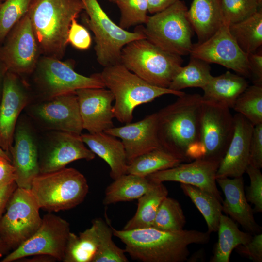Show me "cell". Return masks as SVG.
Listing matches in <instances>:
<instances>
[{"instance_id": "6da1fadb", "label": "cell", "mask_w": 262, "mask_h": 262, "mask_svg": "<svg viewBox=\"0 0 262 262\" xmlns=\"http://www.w3.org/2000/svg\"><path fill=\"white\" fill-rule=\"evenodd\" d=\"M202 95L178 96L156 112L157 134L161 147L183 162L199 158Z\"/></svg>"}, {"instance_id": "7a4b0ae2", "label": "cell", "mask_w": 262, "mask_h": 262, "mask_svg": "<svg viewBox=\"0 0 262 262\" xmlns=\"http://www.w3.org/2000/svg\"><path fill=\"white\" fill-rule=\"evenodd\" d=\"M113 235L125 244V252L133 259L143 262H183L190 255L189 246L205 244L210 233L182 229L166 231L152 227L131 230L112 227Z\"/></svg>"}, {"instance_id": "3957f363", "label": "cell", "mask_w": 262, "mask_h": 262, "mask_svg": "<svg viewBox=\"0 0 262 262\" xmlns=\"http://www.w3.org/2000/svg\"><path fill=\"white\" fill-rule=\"evenodd\" d=\"M83 10L81 0H30L27 14L39 52L62 59L72 20Z\"/></svg>"}, {"instance_id": "277c9868", "label": "cell", "mask_w": 262, "mask_h": 262, "mask_svg": "<svg viewBox=\"0 0 262 262\" xmlns=\"http://www.w3.org/2000/svg\"><path fill=\"white\" fill-rule=\"evenodd\" d=\"M99 75L105 87L114 96V117L121 123L131 122L133 111L140 105L164 95L180 96L185 93L150 84L121 63L104 67Z\"/></svg>"}, {"instance_id": "5b68a950", "label": "cell", "mask_w": 262, "mask_h": 262, "mask_svg": "<svg viewBox=\"0 0 262 262\" xmlns=\"http://www.w3.org/2000/svg\"><path fill=\"white\" fill-rule=\"evenodd\" d=\"M181 56L165 51L146 38L133 40L122 49L120 63L154 86L168 88L182 66Z\"/></svg>"}, {"instance_id": "8992f818", "label": "cell", "mask_w": 262, "mask_h": 262, "mask_svg": "<svg viewBox=\"0 0 262 262\" xmlns=\"http://www.w3.org/2000/svg\"><path fill=\"white\" fill-rule=\"evenodd\" d=\"M31 191L40 209L49 213L72 209L82 203L89 191L85 176L73 168L40 173Z\"/></svg>"}, {"instance_id": "52a82bcc", "label": "cell", "mask_w": 262, "mask_h": 262, "mask_svg": "<svg viewBox=\"0 0 262 262\" xmlns=\"http://www.w3.org/2000/svg\"><path fill=\"white\" fill-rule=\"evenodd\" d=\"M187 7L178 0L166 9L148 16L145 26L138 27L146 38L161 49L180 56L190 54L193 29Z\"/></svg>"}, {"instance_id": "ba28073f", "label": "cell", "mask_w": 262, "mask_h": 262, "mask_svg": "<svg viewBox=\"0 0 262 262\" xmlns=\"http://www.w3.org/2000/svg\"><path fill=\"white\" fill-rule=\"evenodd\" d=\"M81 0L86 13L83 20L94 35L97 60L104 67L120 63L121 51L125 45L146 38L138 27L131 32L114 23L97 0Z\"/></svg>"}, {"instance_id": "9c48e42d", "label": "cell", "mask_w": 262, "mask_h": 262, "mask_svg": "<svg viewBox=\"0 0 262 262\" xmlns=\"http://www.w3.org/2000/svg\"><path fill=\"white\" fill-rule=\"evenodd\" d=\"M40 209L31 189L16 188L0 219V237L11 250L38 229L42 220Z\"/></svg>"}, {"instance_id": "30bf717a", "label": "cell", "mask_w": 262, "mask_h": 262, "mask_svg": "<svg viewBox=\"0 0 262 262\" xmlns=\"http://www.w3.org/2000/svg\"><path fill=\"white\" fill-rule=\"evenodd\" d=\"M33 72L34 82L39 90L38 100L75 92L82 88L105 87L99 73L89 77L82 75L76 72L69 63L53 57H43Z\"/></svg>"}, {"instance_id": "8fae6325", "label": "cell", "mask_w": 262, "mask_h": 262, "mask_svg": "<svg viewBox=\"0 0 262 262\" xmlns=\"http://www.w3.org/2000/svg\"><path fill=\"white\" fill-rule=\"evenodd\" d=\"M24 110L33 123L45 131L81 135L83 129L75 92L32 100Z\"/></svg>"}, {"instance_id": "7c38bea8", "label": "cell", "mask_w": 262, "mask_h": 262, "mask_svg": "<svg viewBox=\"0 0 262 262\" xmlns=\"http://www.w3.org/2000/svg\"><path fill=\"white\" fill-rule=\"evenodd\" d=\"M233 131L234 117L230 109L203 99L199 158L220 162L228 147Z\"/></svg>"}, {"instance_id": "4fadbf2b", "label": "cell", "mask_w": 262, "mask_h": 262, "mask_svg": "<svg viewBox=\"0 0 262 262\" xmlns=\"http://www.w3.org/2000/svg\"><path fill=\"white\" fill-rule=\"evenodd\" d=\"M70 224L49 213L43 216L36 232L20 246L7 254L1 262H12L26 257L45 254L62 261L70 232Z\"/></svg>"}, {"instance_id": "5bb4252c", "label": "cell", "mask_w": 262, "mask_h": 262, "mask_svg": "<svg viewBox=\"0 0 262 262\" xmlns=\"http://www.w3.org/2000/svg\"><path fill=\"white\" fill-rule=\"evenodd\" d=\"M39 137V165L40 173L66 167L81 159L90 161L95 154L88 148L81 135L59 131H45Z\"/></svg>"}, {"instance_id": "9a60e30c", "label": "cell", "mask_w": 262, "mask_h": 262, "mask_svg": "<svg viewBox=\"0 0 262 262\" xmlns=\"http://www.w3.org/2000/svg\"><path fill=\"white\" fill-rule=\"evenodd\" d=\"M39 50L27 13L14 26L0 46V62L7 71L21 75L33 73Z\"/></svg>"}, {"instance_id": "2e32d148", "label": "cell", "mask_w": 262, "mask_h": 262, "mask_svg": "<svg viewBox=\"0 0 262 262\" xmlns=\"http://www.w3.org/2000/svg\"><path fill=\"white\" fill-rule=\"evenodd\" d=\"M10 155L17 187L31 189L33 180L40 173L39 137L26 115H21L18 119Z\"/></svg>"}, {"instance_id": "e0dca14e", "label": "cell", "mask_w": 262, "mask_h": 262, "mask_svg": "<svg viewBox=\"0 0 262 262\" xmlns=\"http://www.w3.org/2000/svg\"><path fill=\"white\" fill-rule=\"evenodd\" d=\"M229 25L223 22L208 39L193 44L190 55L209 64L221 65L244 77H250L248 54L241 49L231 35Z\"/></svg>"}, {"instance_id": "ac0fdd59", "label": "cell", "mask_w": 262, "mask_h": 262, "mask_svg": "<svg viewBox=\"0 0 262 262\" xmlns=\"http://www.w3.org/2000/svg\"><path fill=\"white\" fill-rule=\"evenodd\" d=\"M32 100L19 75L7 71L0 103V147L9 155L18 119Z\"/></svg>"}, {"instance_id": "d6986e66", "label": "cell", "mask_w": 262, "mask_h": 262, "mask_svg": "<svg viewBox=\"0 0 262 262\" xmlns=\"http://www.w3.org/2000/svg\"><path fill=\"white\" fill-rule=\"evenodd\" d=\"M219 162L197 158L192 162L158 171L147 177L156 182L175 181L196 186L214 195L220 201L223 199L216 184Z\"/></svg>"}, {"instance_id": "ffe728a7", "label": "cell", "mask_w": 262, "mask_h": 262, "mask_svg": "<svg viewBox=\"0 0 262 262\" xmlns=\"http://www.w3.org/2000/svg\"><path fill=\"white\" fill-rule=\"evenodd\" d=\"M75 93L83 129L96 133L114 127L112 103L115 98L109 89L86 88L78 89Z\"/></svg>"}, {"instance_id": "44dd1931", "label": "cell", "mask_w": 262, "mask_h": 262, "mask_svg": "<svg viewBox=\"0 0 262 262\" xmlns=\"http://www.w3.org/2000/svg\"><path fill=\"white\" fill-rule=\"evenodd\" d=\"M104 132L121 139L128 164L142 154L162 148L157 134L156 112L139 121L126 123L121 127L114 126Z\"/></svg>"}, {"instance_id": "7402d4cb", "label": "cell", "mask_w": 262, "mask_h": 262, "mask_svg": "<svg viewBox=\"0 0 262 262\" xmlns=\"http://www.w3.org/2000/svg\"><path fill=\"white\" fill-rule=\"evenodd\" d=\"M234 117V131L226 151L221 160L216 179L242 176L249 165V149L253 125L242 115Z\"/></svg>"}, {"instance_id": "603a6c76", "label": "cell", "mask_w": 262, "mask_h": 262, "mask_svg": "<svg viewBox=\"0 0 262 262\" xmlns=\"http://www.w3.org/2000/svg\"><path fill=\"white\" fill-rule=\"evenodd\" d=\"M225 196L222 211L229 215L250 233H259L261 227L255 220L253 211L246 198L242 176L216 179Z\"/></svg>"}, {"instance_id": "cb8c5ba5", "label": "cell", "mask_w": 262, "mask_h": 262, "mask_svg": "<svg viewBox=\"0 0 262 262\" xmlns=\"http://www.w3.org/2000/svg\"><path fill=\"white\" fill-rule=\"evenodd\" d=\"M83 143L109 166L113 180L127 173L128 163L124 146L117 137L105 132L81 134Z\"/></svg>"}, {"instance_id": "d4e9b609", "label": "cell", "mask_w": 262, "mask_h": 262, "mask_svg": "<svg viewBox=\"0 0 262 262\" xmlns=\"http://www.w3.org/2000/svg\"><path fill=\"white\" fill-rule=\"evenodd\" d=\"M187 16L198 43L212 36L223 24L220 0H193Z\"/></svg>"}, {"instance_id": "484cf974", "label": "cell", "mask_w": 262, "mask_h": 262, "mask_svg": "<svg viewBox=\"0 0 262 262\" xmlns=\"http://www.w3.org/2000/svg\"><path fill=\"white\" fill-rule=\"evenodd\" d=\"M248 86L245 77L229 71L211 77L202 89L204 100L228 108H233L241 94Z\"/></svg>"}, {"instance_id": "4316f807", "label": "cell", "mask_w": 262, "mask_h": 262, "mask_svg": "<svg viewBox=\"0 0 262 262\" xmlns=\"http://www.w3.org/2000/svg\"><path fill=\"white\" fill-rule=\"evenodd\" d=\"M155 183L147 177L124 174L107 187L103 204L108 205L137 199L148 191Z\"/></svg>"}, {"instance_id": "83f0119b", "label": "cell", "mask_w": 262, "mask_h": 262, "mask_svg": "<svg viewBox=\"0 0 262 262\" xmlns=\"http://www.w3.org/2000/svg\"><path fill=\"white\" fill-rule=\"evenodd\" d=\"M167 195L168 190L163 182H155L148 191L137 199L136 212L122 229L131 230L152 227L158 209Z\"/></svg>"}, {"instance_id": "f1b7e54d", "label": "cell", "mask_w": 262, "mask_h": 262, "mask_svg": "<svg viewBox=\"0 0 262 262\" xmlns=\"http://www.w3.org/2000/svg\"><path fill=\"white\" fill-rule=\"evenodd\" d=\"M218 239L210 262H229L232 250L249 242L252 236L239 229L230 217L222 214L218 229Z\"/></svg>"}, {"instance_id": "f546056e", "label": "cell", "mask_w": 262, "mask_h": 262, "mask_svg": "<svg viewBox=\"0 0 262 262\" xmlns=\"http://www.w3.org/2000/svg\"><path fill=\"white\" fill-rule=\"evenodd\" d=\"M98 243L97 231L93 224L78 235L70 232L62 262H93Z\"/></svg>"}, {"instance_id": "4dcf8cb0", "label": "cell", "mask_w": 262, "mask_h": 262, "mask_svg": "<svg viewBox=\"0 0 262 262\" xmlns=\"http://www.w3.org/2000/svg\"><path fill=\"white\" fill-rule=\"evenodd\" d=\"M182 162L180 159L164 148H156L133 159L128 164L127 173L147 177L175 167Z\"/></svg>"}, {"instance_id": "1f68e13d", "label": "cell", "mask_w": 262, "mask_h": 262, "mask_svg": "<svg viewBox=\"0 0 262 262\" xmlns=\"http://www.w3.org/2000/svg\"><path fill=\"white\" fill-rule=\"evenodd\" d=\"M180 187L202 214L207 231L210 233L217 232L222 214L221 202L211 193L196 186L180 183Z\"/></svg>"}, {"instance_id": "d6a6232c", "label": "cell", "mask_w": 262, "mask_h": 262, "mask_svg": "<svg viewBox=\"0 0 262 262\" xmlns=\"http://www.w3.org/2000/svg\"><path fill=\"white\" fill-rule=\"evenodd\" d=\"M230 33L241 49L246 53L256 51L262 45V11L249 18L229 25Z\"/></svg>"}, {"instance_id": "836d02e7", "label": "cell", "mask_w": 262, "mask_h": 262, "mask_svg": "<svg viewBox=\"0 0 262 262\" xmlns=\"http://www.w3.org/2000/svg\"><path fill=\"white\" fill-rule=\"evenodd\" d=\"M212 76L209 63L190 56L188 64L180 67L173 78L168 88L176 91L192 87L203 89Z\"/></svg>"}, {"instance_id": "e575fe53", "label": "cell", "mask_w": 262, "mask_h": 262, "mask_svg": "<svg viewBox=\"0 0 262 262\" xmlns=\"http://www.w3.org/2000/svg\"><path fill=\"white\" fill-rule=\"evenodd\" d=\"M98 236V248L93 262H127L125 249L118 247L112 239V227L101 218L92 221Z\"/></svg>"}, {"instance_id": "d590c367", "label": "cell", "mask_w": 262, "mask_h": 262, "mask_svg": "<svg viewBox=\"0 0 262 262\" xmlns=\"http://www.w3.org/2000/svg\"><path fill=\"white\" fill-rule=\"evenodd\" d=\"M186 218L178 201L166 196L162 202L152 227L166 231H177L183 229Z\"/></svg>"}, {"instance_id": "8d00e7d4", "label": "cell", "mask_w": 262, "mask_h": 262, "mask_svg": "<svg viewBox=\"0 0 262 262\" xmlns=\"http://www.w3.org/2000/svg\"><path fill=\"white\" fill-rule=\"evenodd\" d=\"M233 108L253 126L262 123V85L248 86L238 97Z\"/></svg>"}, {"instance_id": "74e56055", "label": "cell", "mask_w": 262, "mask_h": 262, "mask_svg": "<svg viewBox=\"0 0 262 262\" xmlns=\"http://www.w3.org/2000/svg\"><path fill=\"white\" fill-rule=\"evenodd\" d=\"M115 4L121 13L119 26L126 30L145 24L148 17L147 0H109Z\"/></svg>"}, {"instance_id": "f35d334b", "label": "cell", "mask_w": 262, "mask_h": 262, "mask_svg": "<svg viewBox=\"0 0 262 262\" xmlns=\"http://www.w3.org/2000/svg\"><path fill=\"white\" fill-rule=\"evenodd\" d=\"M30 0H4L0 4V46L14 26L28 12Z\"/></svg>"}, {"instance_id": "ab89813d", "label": "cell", "mask_w": 262, "mask_h": 262, "mask_svg": "<svg viewBox=\"0 0 262 262\" xmlns=\"http://www.w3.org/2000/svg\"><path fill=\"white\" fill-rule=\"evenodd\" d=\"M224 22L229 24L243 21L259 10V0H220Z\"/></svg>"}, {"instance_id": "60d3db41", "label": "cell", "mask_w": 262, "mask_h": 262, "mask_svg": "<svg viewBox=\"0 0 262 262\" xmlns=\"http://www.w3.org/2000/svg\"><path fill=\"white\" fill-rule=\"evenodd\" d=\"M250 180L247 188L246 198L254 205L253 212H262V174L260 169L248 165L246 169Z\"/></svg>"}, {"instance_id": "b9f144b4", "label": "cell", "mask_w": 262, "mask_h": 262, "mask_svg": "<svg viewBox=\"0 0 262 262\" xmlns=\"http://www.w3.org/2000/svg\"><path fill=\"white\" fill-rule=\"evenodd\" d=\"M67 41L80 50L87 49L91 45L92 39L89 32L85 27L78 23L76 18H74L71 23Z\"/></svg>"}, {"instance_id": "7bdbcfd3", "label": "cell", "mask_w": 262, "mask_h": 262, "mask_svg": "<svg viewBox=\"0 0 262 262\" xmlns=\"http://www.w3.org/2000/svg\"><path fill=\"white\" fill-rule=\"evenodd\" d=\"M249 165L262 167V123L253 126L250 145Z\"/></svg>"}, {"instance_id": "ee69618b", "label": "cell", "mask_w": 262, "mask_h": 262, "mask_svg": "<svg viewBox=\"0 0 262 262\" xmlns=\"http://www.w3.org/2000/svg\"><path fill=\"white\" fill-rule=\"evenodd\" d=\"M240 255L246 257L254 262H262V234H255L251 240L236 248Z\"/></svg>"}, {"instance_id": "f6af8a7d", "label": "cell", "mask_w": 262, "mask_h": 262, "mask_svg": "<svg viewBox=\"0 0 262 262\" xmlns=\"http://www.w3.org/2000/svg\"><path fill=\"white\" fill-rule=\"evenodd\" d=\"M250 77L254 84L262 85V53L253 52L248 54Z\"/></svg>"}, {"instance_id": "bcb514c9", "label": "cell", "mask_w": 262, "mask_h": 262, "mask_svg": "<svg viewBox=\"0 0 262 262\" xmlns=\"http://www.w3.org/2000/svg\"><path fill=\"white\" fill-rule=\"evenodd\" d=\"M15 169L9 160L0 157V187L15 181Z\"/></svg>"}, {"instance_id": "7dc6e473", "label": "cell", "mask_w": 262, "mask_h": 262, "mask_svg": "<svg viewBox=\"0 0 262 262\" xmlns=\"http://www.w3.org/2000/svg\"><path fill=\"white\" fill-rule=\"evenodd\" d=\"M17 187L15 181L0 187V219L4 214L11 196Z\"/></svg>"}, {"instance_id": "c3c4849f", "label": "cell", "mask_w": 262, "mask_h": 262, "mask_svg": "<svg viewBox=\"0 0 262 262\" xmlns=\"http://www.w3.org/2000/svg\"><path fill=\"white\" fill-rule=\"evenodd\" d=\"M178 0H147L148 12L152 14L162 11Z\"/></svg>"}, {"instance_id": "681fc988", "label": "cell", "mask_w": 262, "mask_h": 262, "mask_svg": "<svg viewBox=\"0 0 262 262\" xmlns=\"http://www.w3.org/2000/svg\"><path fill=\"white\" fill-rule=\"evenodd\" d=\"M21 262H54L57 261L54 257L45 254H36L22 258L17 261Z\"/></svg>"}, {"instance_id": "f907efd6", "label": "cell", "mask_w": 262, "mask_h": 262, "mask_svg": "<svg viewBox=\"0 0 262 262\" xmlns=\"http://www.w3.org/2000/svg\"><path fill=\"white\" fill-rule=\"evenodd\" d=\"M7 71L5 66L0 62V103L2 97L3 80Z\"/></svg>"}, {"instance_id": "816d5d0a", "label": "cell", "mask_w": 262, "mask_h": 262, "mask_svg": "<svg viewBox=\"0 0 262 262\" xmlns=\"http://www.w3.org/2000/svg\"><path fill=\"white\" fill-rule=\"evenodd\" d=\"M11 250L6 244L4 241L0 237V258L6 256Z\"/></svg>"}, {"instance_id": "f5cc1de1", "label": "cell", "mask_w": 262, "mask_h": 262, "mask_svg": "<svg viewBox=\"0 0 262 262\" xmlns=\"http://www.w3.org/2000/svg\"><path fill=\"white\" fill-rule=\"evenodd\" d=\"M0 157L5 158L10 161L11 162V159L10 155L5 151L4 150H3L0 147Z\"/></svg>"}, {"instance_id": "db71d44e", "label": "cell", "mask_w": 262, "mask_h": 262, "mask_svg": "<svg viewBox=\"0 0 262 262\" xmlns=\"http://www.w3.org/2000/svg\"><path fill=\"white\" fill-rule=\"evenodd\" d=\"M4 0H0V2L4 1Z\"/></svg>"}, {"instance_id": "11a10c76", "label": "cell", "mask_w": 262, "mask_h": 262, "mask_svg": "<svg viewBox=\"0 0 262 262\" xmlns=\"http://www.w3.org/2000/svg\"><path fill=\"white\" fill-rule=\"evenodd\" d=\"M260 0V1L261 2H262V0Z\"/></svg>"}]
</instances>
